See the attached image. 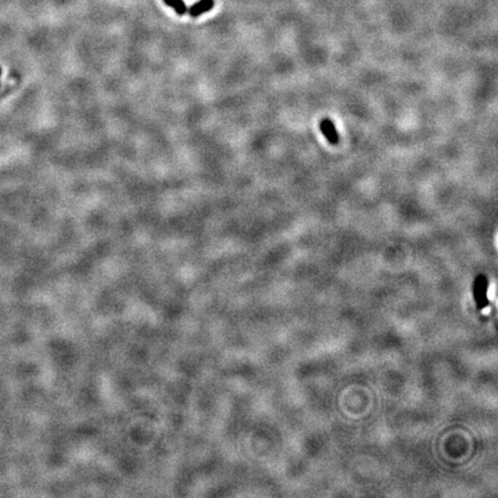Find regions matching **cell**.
<instances>
[{
  "instance_id": "1",
  "label": "cell",
  "mask_w": 498,
  "mask_h": 498,
  "mask_svg": "<svg viewBox=\"0 0 498 498\" xmlns=\"http://www.w3.org/2000/svg\"><path fill=\"white\" fill-rule=\"evenodd\" d=\"M320 129L322 134L326 137V140L331 144H337L339 142V135L337 132L336 126L329 118H324L320 122Z\"/></svg>"
},
{
  "instance_id": "2",
  "label": "cell",
  "mask_w": 498,
  "mask_h": 498,
  "mask_svg": "<svg viewBox=\"0 0 498 498\" xmlns=\"http://www.w3.org/2000/svg\"><path fill=\"white\" fill-rule=\"evenodd\" d=\"M215 6V0H200L196 4L192 5L187 12L192 18H197L207 12L211 11Z\"/></svg>"
},
{
  "instance_id": "3",
  "label": "cell",
  "mask_w": 498,
  "mask_h": 498,
  "mask_svg": "<svg viewBox=\"0 0 498 498\" xmlns=\"http://www.w3.org/2000/svg\"><path fill=\"white\" fill-rule=\"evenodd\" d=\"M166 5L172 7L178 15H185L187 13V6H186L184 0H164Z\"/></svg>"
},
{
  "instance_id": "4",
  "label": "cell",
  "mask_w": 498,
  "mask_h": 498,
  "mask_svg": "<svg viewBox=\"0 0 498 498\" xmlns=\"http://www.w3.org/2000/svg\"><path fill=\"white\" fill-rule=\"evenodd\" d=\"M495 295H496V286L491 285L490 289L488 291V296H489L490 299H495Z\"/></svg>"
}]
</instances>
